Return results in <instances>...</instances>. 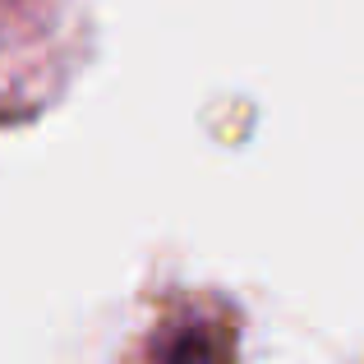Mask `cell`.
I'll list each match as a JSON object with an SVG mask.
<instances>
[{"label":"cell","instance_id":"1","mask_svg":"<svg viewBox=\"0 0 364 364\" xmlns=\"http://www.w3.org/2000/svg\"><path fill=\"white\" fill-rule=\"evenodd\" d=\"M157 364H222V346L208 328L189 323L157 350Z\"/></svg>","mask_w":364,"mask_h":364}]
</instances>
